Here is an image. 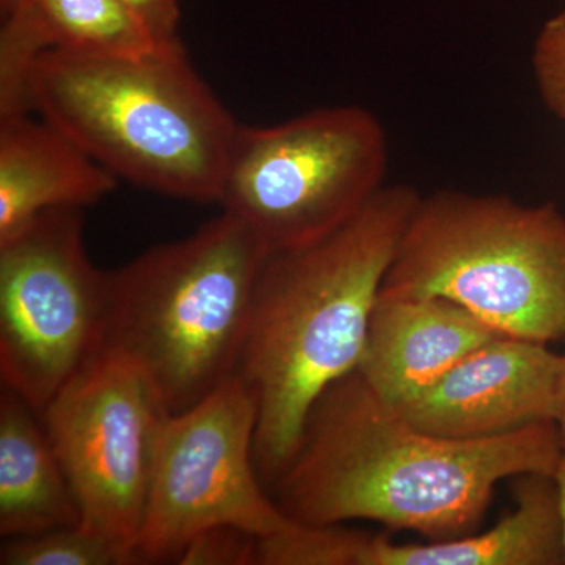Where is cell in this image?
Returning a JSON list of instances; mask_svg holds the SVG:
<instances>
[{
  "label": "cell",
  "mask_w": 565,
  "mask_h": 565,
  "mask_svg": "<svg viewBox=\"0 0 565 565\" xmlns=\"http://www.w3.org/2000/svg\"><path fill=\"white\" fill-rule=\"evenodd\" d=\"M561 452L553 419L486 440L423 433L355 370L316 401L270 494L299 526L366 520L448 541L478 533L498 482L553 475Z\"/></svg>",
  "instance_id": "1"
},
{
  "label": "cell",
  "mask_w": 565,
  "mask_h": 565,
  "mask_svg": "<svg viewBox=\"0 0 565 565\" xmlns=\"http://www.w3.org/2000/svg\"><path fill=\"white\" fill-rule=\"evenodd\" d=\"M419 199L412 185H384L334 232L267 255L236 375L258 403L253 455L269 492L316 401L359 367L382 282Z\"/></svg>",
  "instance_id": "2"
},
{
  "label": "cell",
  "mask_w": 565,
  "mask_h": 565,
  "mask_svg": "<svg viewBox=\"0 0 565 565\" xmlns=\"http://www.w3.org/2000/svg\"><path fill=\"white\" fill-rule=\"evenodd\" d=\"M28 107L117 180L184 202L221 200L239 122L181 41L140 57L46 52L29 74Z\"/></svg>",
  "instance_id": "3"
},
{
  "label": "cell",
  "mask_w": 565,
  "mask_h": 565,
  "mask_svg": "<svg viewBox=\"0 0 565 565\" xmlns=\"http://www.w3.org/2000/svg\"><path fill=\"white\" fill-rule=\"evenodd\" d=\"M269 253L247 223L222 211L191 236L109 270L99 352L136 363L169 414L192 408L237 373Z\"/></svg>",
  "instance_id": "4"
},
{
  "label": "cell",
  "mask_w": 565,
  "mask_h": 565,
  "mask_svg": "<svg viewBox=\"0 0 565 565\" xmlns=\"http://www.w3.org/2000/svg\"><path fill=\"white\" fill-rule=\"evenodd\" d=\"M381 294L445 297L494 332L564 341L565 215L505 195H422Z\"/></svg>",
  "instance_id": "5"
},
{
  "label": "cell",
  "mask_w": 565,
  "mask_h": 565,
  "mask_svg": "<svg viewBox=\"0 0 565 565\" xmlns=\"http://www.w3.org/2000/svg\"><path fill=\"white\" fill-rule=\"evenodd\" d=\"M390 145L362 106L321 107L274 126L239 125L221 200L270 252L340 228L384 188Z\"/></svg>",
  "instance_id": "6"
},
{
  "label": "cell",
  "mask_w": 565,
  "mask_h": 565,
  "mask_svg": "<svg viewBox=\"0 0 565 565\" xmlns=\"http://www.w3.org/2000/svg\"><path fill=\"white\" fill-rule=\"evenodd\" d=\"M109 270L92 263L82 210H52L0 239V379L41 414L102 351Z\"/></svg>",
  "instance_id": "7"
},
{
  "label": "cell",
  "mask_w": 565,
  "mask_h": 565,
  "mask_svg": "<svg viewBox=\"0 0 565 565\" xmlns=\"http://www.w3.org/2000/svg\"><path fill=\"white\" fill-rule=\"evenodd\" d=\"M258 403L237 375L192 408L169 414L156 441L147 505L134 552L139 564L177 563L214 526L266 539L296 530L256 470Z\"/></svg>",
  "instance_id": "8"
},
{
  "label": "cell",
  "mask_w": 565,
  "mask_h": 565,
  "mask_svg": "<svg viewBox=\"0 0 565 565\" xmlns=\"http://www.w3.org/2000/svg\"><path fill=\"white\" fill-rule=\"evenodd\" d=\"M167 415L143 371L109 351L96 353L40 414L73 487L81 526L132 552Z\"/></svg>",
  "instance_id": "9"
},
{
  "label": "cell",
  "mask_w": 565,
  "mask_h": 565,
  "mask_svg": "<svg viewBox=\"0 0 565 565\" xmlns=\"http://www.w3.org/2000/svg\"><path fill=\"white\" fill-rule=\"evenodd\" d=\"M559 362L548 344L500 334L394 407L416 429L437 437H501L555 418Z\"/></svg>",
  "instance_id": "10"
},
{
  "label": "cell",
  "mask_w": 565,
  "mask_h": 565,
  "mask_svg": "<svg viewBox=\"0 0 565 565\" xmlns=\"http://www.w3.org/2000/svg\"><path fill=\"white\" fill-rule=\"evenodd\" d=\"M515 509L484 531L427 544L334 526L330 565H565L563 520L553 475L515 478Z\"/></svg>",
  "instance_id": "11"
},
{
  "label": "cell",
  "mask_w": 565,
  "mask_h": 565,
  "mask_svg": "<svg viewBox=\"0 0 565 565\" xmlns=\"http://www.w3.org/2000/svg\"><path fill=\"white\" fill-rule=\"evenodd\" d=\"M500 334L445 297L379 292L356 371L379 396L401 405Z\"/></svg>",
  "instance_id": "12"
},
{
  "label": "cell",
  "mask_w": 565,
  "mask_h": 565,
  "mask_svg": "<svg viewBox=\"0 0 565 565\" xmlns=\"http://www.w3.org/2000/svg\"><path fill=\"white\" fill-rule=\"evenodd\" d=\"M0 118L29 111V74L46 52L140 57L163 47L117 0H0Z\"/></svg>",
  "instance_id": "13"
},
{
  "label": "cell",
  "mask_w": 565,
  "mask_h": 565,
  "mask_svg": "<svg viewBox=\"0 0 565 565\" xmlns=\"http://www.w3.org/2000/svg\"><path fill=\"white\" fill-rule=\"evenodd\" d=\"M118 180L33 111L0 118V239L52 210L95 206Z\"/></svg>",
  "instance_id": "14"
},
{
  "label": "cell",
  "mask_w": 565,
  "mask_h": 565,
  "mask_svg": "<svg viewBox=\"0 0 565 565\" xmlns=\"http://www.w3.org/2000/svg\"><path fill=\"white\" fill-rule=\"evenodd\" d=\"M81 525L79 505L40 415L9 388L0 396V534Z\"/></svg>",
  "instance_id": "15"
},
{
  "label": "cell",
  "mask_w": 565,
  "mask_h": 565,
  "mask_svg": "<svg viewBox=\"0 0 565 565\" xmlns=\"http://www.w3.org/2000/svg\"><path fill=\"white\" fill-rule=\"evenodd\" d=\"M0 564L134 565L139 563L129 546L76 525L7 539L0 548Z\"/></svg>",
  "instance_id": "16"
},
{
  "label": "cell",
  "mask_w": 565,
  "mask_h": 565,
  "mask_svg": "<svg viewBox=\"0 0 565 565\" xmlns=\"http://www.w3.org/2000/svg\"><path fill=\"white\" fill-rule=\"evenodd\" d=\"M535 87L548 111L565 120V11L546 21L531 54Z\"/></svg>",
  "instance_id": "17"
},
{
  "label": "cell",
  "mask_w": 565,
  "mask_h": 565,
  "mask_svg": "<svg viewBox=\"0 0 565 565\" xmlns=\"http://www.w3.org/2000/svg\"><path fill=\"white\" fill-rule=\"evenodd\" d=\"M259 537L236 526H214L188 542L177 563L184 565H258Z\"/></svg>",
  "instance_id": "18"
},
{
  "label": "cell",
  "mask_w": 565,
  "mask_h": 565,
  "mask_svg": "<svg viewBox=\"0 0 565 565\" xmlns=\"http://www.w3.org/2000/svg\"><path fill=\"white\" fill-rule=\"evenodd\" d=\"M131 11L163 46L174 44L178 39V25L181 20L182 0H117Z\"/></svg>",
  "instance_id": "19"
},
{
  "label": "cell",
  "mask_w": 565,
  "mask_h": 565,
  "mask_svg": "<svg viewBox=\"0 0 565 565\" xmlns=\"http://www.w3.org/2000/svg\"><path fill=\"white\" fill-rule=\"evenodd\" d=\"M555 423L559 429L561 444L565 448V353L561 355L555 390Z\"/></svg>",
  "instance_id": "20"
},
{
  "label": "cell",
  "mask_w": 565,
  "mask_h": 565,
  "mask_svg": "<svg viewBox=\"0 0 565 565\" xmlns=\"http://www.w3.org/2000/svg\"><path fill=\"white\" fill-rule=\"evenodd\" d=\"M553 479H555L557 501H559L561 520H563L564 531V545H565V448L561 452L559 460L555 471H553Z\"/></svg>",
  "instance_id": "21"
}]
</instances>
